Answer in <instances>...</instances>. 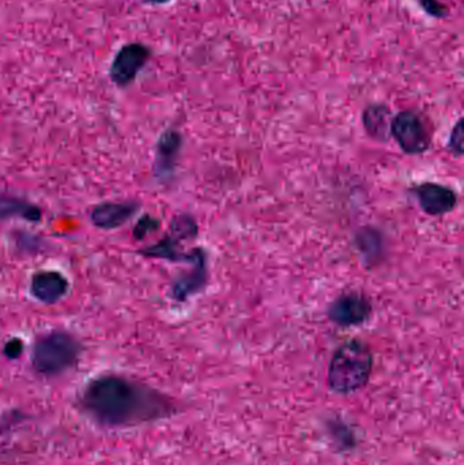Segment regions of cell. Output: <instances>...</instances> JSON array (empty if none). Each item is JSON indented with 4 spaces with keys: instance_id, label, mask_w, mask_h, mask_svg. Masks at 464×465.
<instances>
[{
    "instance_id": "cell-1",
    "label": "cell",
    "mask_w": 464,
    "mask_h": 465,
    "mask_svg": "<svg viewBox=\"0 0 464 465\" xmlns=\"http://www.w3.org/2000/svg\"><path fill=\"white\" fill-rule=\"evenodd\" d=\"M82 407L95 422L108 428L154 422L176 411L163 393L117 374L92 380L82 393Z\"/></svg>"
},
{
    "instance_id": "cell-2",
    "label": "cell",
    "mask_w": 464,
    "mask_h": 465,
    "mask_svg": "<svg viewBox=\"0 0 464 465\" xmlns=\"http://www.w3.org/2000/svg\"><path fill=\"white\" fill-rule=\"evenodd\" d=\"M373 371V354L361 341L338 347L330 361L327 385L332 393L353 395L367 387Z\"/></svg>"
},
{
    "instance_id": "cell-3",
    "label": "cell",
    "mask_w": 464,
    "mask_h": 465,
    "mask_svg": "<svg viewBox=\"0 0 464 465\" xmlns=\"http://www.w3.org/2000/svg\"><path fill=\"white\" fill-rule=\"evenodd\" d=\"M81 354L82 346L75 336L65 331H51L33 346V368L44 376H56L73 368Z\"/></svg>"
},
{
    "instance_id": "cell-4",
    "label": "cell",
    "mask_w": 464,
    "mask_h": 465,
    "mask_svg": "<svg viewBox=\"0 0 464 465\" xmlns=\"http://www.w3.org/2000/svg\"><path fill=\"white\" fill-rule=\"evenodd\" d=\"M390 136L409 155H421L430 149L432 136L424 120L413 111H403L392 117Z\"/></svg>"
},
{
    "instance_id": "cell-5",
    "label": "cell",
    "mask_w": 464,
    "mask_h": 465,
    "mask_svg": "<svg viewBox=\"0 0 464 465\" xmlns=\"http://www.w3.org/2000/svg\"><path fill=\"white\" fill-rule=\"evenodd\" d=\"M152 56V51L143 44L130 43L123 45L114 56L109 70L112 82L119 87H127L135 81Z\"/></svg>"
},
{
    "instance_id": "cell-6",
    "label": "cell",
    "mask_w": 464,
    "mask_h": 465,
    "mask_svg": "<svg viewBox=\"0 0 464 465\" xmlns=\"http://www.w3.org/2000/svg\"><path fill=\"white\" fill-rule=\"evenodd\" d=\"M372 314V305L362 295L350 292L342 294L330 303L327 316L340 327H353L361 325Z\"/></svg>"
},
{
    "instance_id": "cell-7",
    "label": "cell",
    "mask_w": 464,
    "mask_h": 465,
    "mask_svg": "<svg viewBox=\"0 0 464 465\" xmlns=\"http://www.w3.org/2000/svg\"><path fill=\"white\" fill-rule=\"evenodd\" d=\"M411 191L424 213L432 217L449 214L457 209L458 193L447 185L438 184V183H424V184L417 185Z\"/></svg>"
},
{
    "instance_id": "cell-8",
    "label": "cell",
    "mask_w": 464,
    "mask_h": 465,
    "mask_svg": "<svg viewBox=\"0 0 464 465\" xmlns=\"http://www.w3.org/2000/svg\"><path fill=\"white\" fill-rule=\"evenodd\" d=\"M138 210L139 203L135 201L103 202L93 207L90 221L101 231H114L125 225Z\"/></svg>"
},
{
    "instance_id": "cell-9",
    "label": "cell",
    "mask_w": 464,
    "mask_h": 465,
    "mask_svg": "<svg viewBox=\"0 0 464 465\" xmlns=\"http://www.w3.org/2000/svg\"><path fill=\"white\" fill-rule=\"evenodd\" d=\"M68 279L57 271H38L30 279V292L38 302L54 305L67 295Z\"/></svg>"
},
{
    "instance_id": "cell-10",
    "label": "cell",
    "mask_w": 464,
    "mask_h": 465,
    "mask_svg": "<svg viewBox=\"0 0 464 465\" xmlns=\"http://www.w3.org/2000/svg\"><path fill=\"white\" fill-rule=\"evenodd\" d=\"M182 142V135L176 130H166L158 139L154 161V172L158 179H166L173 173Z\"/></svg>"
},
{
    "instance_id": "cell-11",
    "label": "cell",
    "mask_w": 464,
    "mask_h": 465,
    "mask_svg": "<svg viewBox=\"0 0 464 465\" xmlns=\"http://www.w3.org/2000/svg\"><path fill=\"white\" fill-rule=\"evenodd\" d=\"M43 218L40 207L26 199L15 195L0 193V221L25 220L38 223Z\"/></svg>"
},
{
    "instance_id": "cell-12",
    "label": "cell",
    "mask_w": 464,
    "mask_h": 465,
    "mask_svg": "<svg viewBox=\"0 0 464 465\" xmlns=\"http://www.w3.org/2000/svg\"><path fill=\"white\" fill-rule=\"evenodd\" d=\"M391 112L384 105L368 106L362 114L365 131L376 141L387 142L391 127Z\"/></svg>"
},
{
    "instance_id": "cell-13",
    "label": "cell",
    "mask_w": 464,
    "mask_h": 465,
    "mask_svg": "<svg viewBox=\"0 0 464 465\" xmlns=\"http://www.w3.org/2000/svg\"><path fill=\"white\" fill-rule=\"evenodd\" d=\"M206 259L193 265V271L188 275L180 276L172 284V297L176 301H185L198 292L206 283Z\"/></svg>"
},
{
    "instance_id": "cell-14",
    "label": "cell",
    "mask_w": 464,
    "mask_h": 465,
    "mask_svg": "<svg viewBox=\"0 0 464 465\" xmlns=\"http://www.w3.org/2000/svg\"><path fill=\"white\" fill-rule=\"evenodd\" d=\"M160 228V221L153 218L152 215H144L133 228V238L138 241L144 240L147 235L152 234Z\"/></svg>"
},
{
    "instance_id": "cell-15",
    "label": "cell",
    "mask_w": 464,
    "mask_h": 465,
    "mask_svg": "<svg viewBox=\"0 0 464 465\" xmlns=\"http://www.w3.org/2000/svg\"><path fill=\"white\" fill-rule=\"evenodd\" d=\"M449 149L451 150L452 154L460 157L463 154V122L459 120L452 130L451 136H449Z\"/></svg>"
},
{
    "instance_id": "cell-16",
    "label": "cell",
    "mask_w": 464,
    "mask_h": 465,
    "mask_svg": "<svg viewBox=\"0 0 464 465\" xmlns=\"http://www.w3.org/2000/svg\"><path fill=\"white\" fill-rule=\"evenodd\" d=\"M419 3L429 15L435 18H443L449 13V8L439 0H419Z\"/></svg>"
},
{
    "instance_id": "cell-17",
    "label": "cell",
    "mask_w": 464,
    "mask_h": 465,
    "mask_svg": "<svg viewBox=\"0 0 464 465\" xmlns=\"http://www.w3.org/2000/svg\"><path fill=\"white\" fill-rule=\"evenodd\" d=\"M22 351H24V343L19 339H11V341L5 344V349H3L5 357L10 358V360L18 358Z\"/></svg>"
},
{
    "instance_id": "cell-18",
    "label": "cell",
    "mask_w": 464,
    "mask_h": 465,
    "mask_svg": "<svg viewBox=\"0 0 464 465\" xmlns=\"http://www.w3.org/2000/svg\"><path fill=\"white\" fill-rule=\"evenodd\" d=\"M144 2L152 3V5H163V3L169 2V0H144Z\"/></svg>"
}]
</instances>
